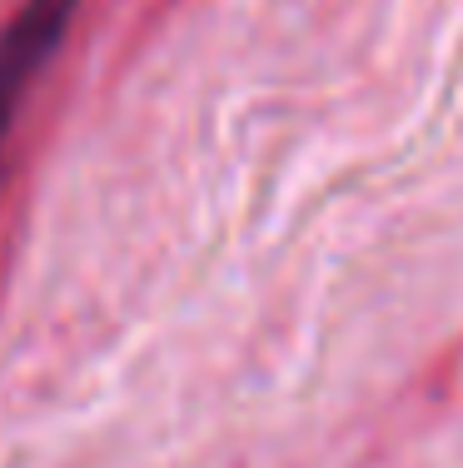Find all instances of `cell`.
Instances as JSON below:
<instances>
[{
    "label": "cell",
    "mask_w": 463,
    "mask_h": 468,
    "mask_svg": "<svg viewBox=\"0 0 463 468\" xmlns=\"http://www.w3.org/2000/svg\"><path fill=\"white\" fill-rule=\"evenodd\" d=\"M75 5L80 0H26L20 16L0 36V144L10 135V120H16L20 100L36 85L40 65L60 50L65 30L75 20Z\"/></svg>",
    "instance_id": "1"
}]
</instances>
